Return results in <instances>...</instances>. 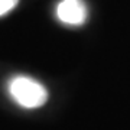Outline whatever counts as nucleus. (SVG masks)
Returning a JSON list of instances; mask_svg holds the SVG:
<instances>
[{"mask_svg": "<svg viewBox=\"0 0 130 130\" xmlns=\"http://www.w3.org/2000/svg\"><path fill=\"white\" fill-rule=\"evenodd\" d=\"M19 0H0V16L6 14L18 6Z\"/></svg>", "mask_w": 130, "mask_h": 130, "instance_id": "nucleus-3", "label": "nucleus"}, {"mask_svg": "<svg viewBox=\"0 0 130 130\" xmlns=\"http://www.w3.org/2000/svg\"><path fill=\"white\" fill-rule=\"evenodd\" d=\"M56 16L67 25H83L87 19V7L83 0H62L56 7Z\"/></svg>", "mask_w": 130, "mask_h": 130, "instance_id": "nucleus-2", "label": "nucleus"}, {"mask_svg": "<svg viewBox=\"0 0 130 130\" xmlns=\"http://www.w3.org/2000/svg\"><path fill=\"white\" fill-rule=\"evenodd\" d=\"M9 93L19 106L25 108H38L48 100L46 88L36 79L19 75L9 83Z\"/></svg>", "mask_w": 130, "mask_h": 130, "instance_id": "nucleus-1", "label": "nucleus"}]
</instances>
